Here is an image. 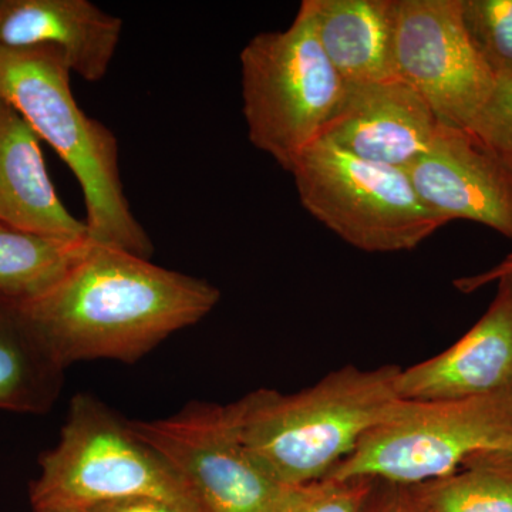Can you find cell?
Instances as JSON below:
<instances>
[{"label":"cell","instance_id":"obj_2","mask_svg":"<svg viewBox=\"0 0 512 512\" xmlns=\"http://www.w3.org/2000/svg\"><path fill=\"white\" fill-rule=\"evenodd\" d=\"M400 370L345 366L302 392L249 393L234 403L242 443L284 487L325 480L396 412Z\"/></svg>","mask_w":512,"mask_h":512},{"label":"cell","instance_id":"obj_7","mask_svg":"<svg viewBox=\"0 0 512 512\" xmlns=\"http://www.w3.org/2000/svg\"><path fill=\"white\" fill-rule=\"evenodd\" d=\"M487 450H512V387L470 399H403L329 477L409 487L446 477Z\"/></svg>","mask_w":512,"mask_h":512},{"label":"cell","instance_id":"obj_5","mask_svg":"<svg viewBox=\"0 0 512 512\" xmlns=\"http://www.w3.org/2000/svg\"><path fill=\"white\" fill-rule=\"evenodd\" d=\"M130 497H156L197 512L174 467L90 394L70 404L59 443L40 458V476L30 488L36 504L89 508Z\"/></svg>","mask_w":512,"mask_h":512},{"label":"cell","instance_id":"obj_20","mask_svg":"<svg viewBox=\"0 0 512 512\" xmlns=\"http://www.w3.org/2000/svg\"><path fill=\"white\" fill-rule=\"evenodd\" d=\"M379 481L367 477H328L289 487L278 512H372Z\"/></svg>","mask_w":512,"mask_h":512},{"label":"cell","instance_id":"obj_22","mask_svg":"<svg viewBox=\"0 0 512 512\" xmlns=\"http://www.w3.org/2000/svg\"><path fill=\"white\" fill-rule=\"evenodd\" d=\"M89 512H185L183 508L156 497H130L87 508Z\"/></svg>","mask_w":512,"mask_h":512},{"label":"cell","instance_id":"obj_9","mask_svg":"<svg viewBox=\"0 0 512 512\" xmlns=\"http://www.w3.org/2000/svg\"><path fill=\"white\" fill-rule=\"evenodd\" d=\"M394 64L441 123L464 130L495 83L464 28L461 0H396Z\"/></svg>","mask_w":512,"mask_h":512},{"label":"cell","instance_id":"obj_3","mask_svg":"<svg viewBox=\"0 0 512 512\" xmlns=\"http://www.w3.org/2000/svg\"><path fill=\"white\" fill-rule=\"evenodd\" d=\"M70 77L56 50L0 46V100L28 121L76 177L90 241L150 259L153 242L134 217L121 181L119 141L109 127L80 109Z\"/></svg>","mask_w":512,"mask_h":512},{"label":"cell","instance_id":"obj_21","mask_svg":"<svg viewBox=\"0 0 512 512\" xmlns=\"http://www.w3.org/2000/svg\"><path fill=\"white\" fill-rule=\"evenodd\" d=\"M467 131L512 171V76L495 79L490 96Z\"/></svg>","mask_w":512,"mask_h":512},{"label":"cell","instance_id":"obj_25","mask_svg":"<svg viewBox=\"0 0 512 512\" xmlns=\"http://www.w3.org/2000/svg\"><path fill=\"white\" fill-rule=\"evenodd\" d=\"M32 507L35 512H89L87 508L67 504H36Z\"/></svg>","mask_w":512,"mask_h":512},{"label":"cell","instance_id":"obj_19","mask_svg":"<svg viewBox=\"0 0 512 512\" xmlns=\"http://www.w3.org/2000/svg\"><path fill=\"white\" fill-rule=\"evenodd\" d=\"M464 28L497 77L512 76V0H461Z\"/></svg>","mask_w":512,"mask_h":512},{"label":"cell","instance_id":"obj_15","mask_svg":"<svg viewBox=\"0 0 512 512\" xmlns=\"http://www.w3.org/2000/svg\"><path fill=\"white\" fill-rule=\"evenodd\" d=\"M323 52L346 86L397 76L396 0H303Z\"/></svg>","mask_w":512,"mask_h":512},{"label":"cell","instance_id":"obj_14","mask_svg":"<svg viewBox=\"0 0 512 512\" xmlns=\"http://www.w3.org/2000/svg\"><path fill=\"white\" fill-rule=\"evenodd\" d=\"M40 143L28 121L0 100V222L46 237L86 241V222L64 207Z\"/></svg>","mask_w":512,"mask_h":512},{"label":"cell","instance_id":"obj_4","mask_svg":"<svg viewBox=\"0 0 512 512\" xmlns=\"http://www.w3.org/2000/svg\"><path fill=\"white\" fill-rule=\"evenodd\" d=\"M239 62L249 141L291 171L322 137L346 93L305 3L285 30L252 37Z\"/></svg>","mask_w":512,"mask_h":512},{"label":"cell","instance_id":"obj_13","mask_svg":"<svg viewBox=\"0 0 512 512\" xmlns=\"http://www.w3.org/2000/svg\"><path fill=\"white\" fill-rule=\"evenodd\" d=\"M121 33L123 19L89 0H0V46L56 50L87 82L106 77Z\"/></svg>","mask_w":512,"mask_h":512},{"label":"cell","instance_id":"obj_8","mask_svg":"<svg viewBox=\"0 0 512 512\" xmlns=\"http://www.w3.org/2000/svg\"><path fill=\"white\" fill-rule=\"evenodd\" d=\"M184 481L197 512H278L289 487L262 470L242 443L234 403L191 404L153 421H130Z\"/></svg>","mask_w":512,"mask_h":512},{"label":"cell","instance_id":"obj_23","mask_svg":"<svg viewBox=\"0 0 512 512\" xmlns=\"http://www.w3.org/2000/svg\"><path fill=\"white\" fill-rule=\"evenodd\" d=\"M372 512H417L407 494L406 487L379 481Z\"/></svg>","mask_w":512,"mask_h":512},{"label":"cell","instance_id":"obj_26","mask_svg":"<svg viewBox=\"0 0 512 512\" xmlns=\"http://www.w3.org/2000/svg\"><path fill=\"white\" fill-rule=\"evenodd\" d=\"M508 276H512V275H508Z\"/></svg>","mask_w":512,"mask_h":512},{"label":"cell","instance_id":"obj_6","mask_svg":"<svg viewBox=\"0 0 512 512\" xmlns=\"http://www.w3.org/2000/svg\"><path fill=\"white\" fill-rule=\"evenodd\" d=\"M289 173L303 208L369 254L412 251L447 225L421 201L406 170L370 163L325 140L306 148Z\"/></svg>","mask_w":512,"mask_h":512},{"label":"cell","instance_id":"obj_11","mask_svg":"<svg viewBox=\"0 0 512 512\" xmlns=\"http://www.w3.org/2000/svg\"><path fill=\"white\" fill-rule=\"evenodd\" d=\"M441 121L399 76L346 86L319 140L370 163L407 170L433 146Z\"/></svg>","mask_w":512,"mask_h":512},{"label":"cell","instance_id":"obj_12","mask_svg":"<svg viewBox=\"0 0 512 512\" xmlns=\"http://www.w3.org/2000/svg\"><path fill=\"white\" fill-rule=\"evenodd\" d=\"M512 387V276L497 281V293L480 320L454 345L400 370L404 400L470 399Z\"/></svg>","mask_w":512,"mask_h":512},{"label":"cell","instance_id":"obj_16","mask_svg":"<svg viewBox=\"0 0 512 512\" xmlns=\"http://www.w3.org/2000/svg\"><path fill=\"white\" fill-rule=\"evenodd\" d=\"M62 370L25 325L18 305L0 301V409L45 413L59 393Z\"/></svg>","mask_w":512,"mask_h":512},{"label":"cell","instance_id":"obj_10","mask_svg":"<svg viewBox=\"0 0 512 512\" xmlns=\"http://www.w3.org/2000/svg\"><path fill=\"white\" fill-rule=\"evenodd\" d=\"M406 171L447 224L476 222L512 241V171L470 131L441 124L433 146Z\"/></svg>","mask_w":512,"mask_h":512},{"label":"cell","instance_id":"obj_1","mask_svg":"<svg viewBox=\"0 0 512 512\" xmlns=\"http://www.w3.org/2000/svg\"><path fill=\"white\" fill-rule=\"evenodd\" d=\"M220 298L204 279L93 242L52 288L16 305L37 342L64 369L82 360L136 362L204 319Z\"/></svg>","mask_w":512,"mask_h":512},{"label":"cell","instance_id":"obj_24","mask_svg":"<svg viewBox=\"0 0 512 512\" xmlns=\"http://www.w3.org/2000/svg\"><path fill=\"white\" fill-rule=\"evenodd\" d=\"M508 275H512V254L505 256L500 264L487 269V271L481 272V274L456 279L454 286H456L460 292L473 293Z\"/></svg>","mask_w":512,"mask_h":512},{"label":"cell","instance_id":"obj_17","mask_svg":"<svg viewBox=\"0 0 512 512\" xmlns=\"http://www.w3.org/2000/svg\"><path fill=\"white\" fill-rule=\"evenodd\" d=\"M406 490L417 512H512V450L481 451L454 473Z\"/></svg>","mask_w":512,"mask_h":512},{"label":"cell","instance_id":"obj_18","mask_svg":"<svg viewBox=\"0 0 512 512\" xmlns=\"http://www.w3.org/2000/svg\"><path fill=\"white\" fill-rule=\"evenodd\" d=\"M92 244L90 239L46 237L0 222V301L22 303L42 295Z\"/></svg>","mask_w":512,"mask_h":512}]
</instances>
